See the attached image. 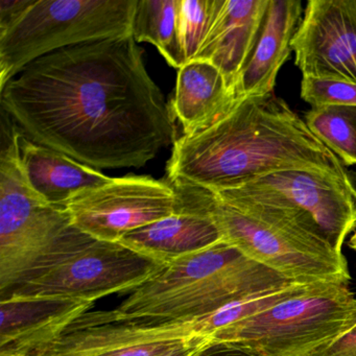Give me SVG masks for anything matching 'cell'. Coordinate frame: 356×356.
I'll return each mask as SVG.
<instances>
[{
    "label": "cell",
    "mask_w": 356,
    "mask_h": 356,
    "mask_svg": "<svg viewBox=\"0 0 356 356\" xmlns=\"http://www.w3.org/2000/svg\"><path fill=\"white\" fill-rule=\"evenodd\" d=\"M180 0H137L132 35L137 43L153 44L168 62L180 70L185 65L179 36Z\"/></svg>",
    "instance_id": "d6986e66"
},
{
    "label": "cell",
    "mask_w": 356,
    "mask_h": 356,
    "mask_svg": "<svg viewBox=\"0 0 356 356\" xmlns=\"http://www.w3.org/2000/svg\"><path fill=\"white\" fill-rule=\"evenodd\" d=\"M312 134L343 166L356 165V107L329 105L312 108L304 118Z\"/></svg>",
    "instance_id": "ffe728a7"
},
{
    "label": "cell",
    "mask_w": 356,
    "mask_h": 356,
    "mask_svg": "<svg viewBox=\"0 0 356 356\" xmlns=\"http://www.w3.org/2000/svg\"><path fill=\"white\" fill-rule=\"evenodd\" d=\"M302 14L300 0H268L257 42L237 83L239 97L274 91L279 72L293 51Z\"/></svg>",
    "instance_id": "2e32d148"
},
{
    "label": "cell",
    "mask_w": 356,
    "mask_h": 356,
    "mask_svg": "<svg viewBox=\"0 0 356 356\" xmlns=\"http://www.w3.org/2000/svg\"><path fill=\"white\" fill-rule=\"evenodd\" d=\"M238 99L236 89L216 66L193 60L179 70L170 107L183 135H193L222 120Z\"/></svg>",
    "instance_id": "ac0fdd59"
},
{
    "label": "cell",
    "mask_w": 356,
    "mask_h": 356,
    "mask_svg": "<svg viewBox=\"0 0 356 356\" xmlns=\"http://www.w3.org/2000/svg\"><path fill=\"white\" fill-rule=\"evenodd\" d=\"M301 99L312 108L329 105L356 107V82L337 78L303 76Z\"/></svg>",
    "instance_id": "7402d4cb"
},
{
    "label": "cell",
    "mask_w": 356,
    "mask_h": 356,
    "mask_svg": "<svg viewBox=\"0 0 356 356\" xmlns=\"http://www.w3.org/2000/svg\"><path fill=\"white\" fill-rule=\"evenodd\" d=\"M291 283L222 241L164 266L112 312L124 320L191 322Z\"/></svg>",
    "instance_id": "277c9868"
},
{
    "label": "cell",
    "mask_w": 356,
    "mask_h": 356,
    "mask_svg": "<svg viewBox=\"0 0 356 356\" xmlns=\"http://www.w3.org/2000/svg\"><path fill=\"white\" fill-rule=\"evenodd\" d=\"M216 193L291 208L312 218L339 252L356 231V187L350 176L287 170Z\"/></svg>",
    "instance_id": "30bf717a"
},
{
    "label": "cell",
    "mask_w": 356,
    "mask_h": 356,
    "mask_svg": "<svg viewBox=\"0 0 356 356\" xmlns=\"http://www.w3.org/2000/svg\"><path fill=\"white\" fill-rule=\"evenodd\" d=\"M35 0H0V32L14 24Z\"/></svg>",
    "instance_id": "603a6c76"
},
{
    "label": "cell",
    "mask_w": 356,
    "mask_h": 356,
    "mask_svg": "<svg viewBox=\"0 0 356 356\" xmlns=\"http://www.w3.org/2000/svg\"><path fill=\"white\" fill-rule=\"evenodd\" d=\"M164 266L120 243L93 238L72 225L7 297L55 296L95 302L112 293H133Z\"/></svg>",
    "instance_id": "8992f818"
},
{
    "label": "cell",
    "mask_w": 356,
    "mask_h": 356,
    "mask_svg": "<svg viewBox=\"0 0 356 356\" xmlns=\"http://www.w3.org/2000/svg\"><path fill=\"white\" fill-rule=\"evenodd\" d=\"M166 170L168 181L214 193L287 170L349 176L304 118L274 91L239 97L213 126L177 138Z\"/></svg>",
    "instance_id": "7a4b0ae2"
},
{
    "label": "cell",
    "mask_w": 356,
    "mask_h": 356,
    "mask_svg": "<svg viewBox=\"0 0 356 356\" xmlns=\"http://www.w3.org/2000/svg\"><path fill=\"white\" fill-rule=\"evenodd\" d=\"M172 183L149 176L113 178L67 203L72 225L99 241L118 243L124 235L174 213Z\"/></svg>",
    "instance_id": "8fae6325"
},
{
    "label": "cell",
    "mask_w": 356,
    "mask_h": 356,
    "mask_svg": "<svg viewBox=\"0 0 356 356\" xmlns=\"http://www.w3.org/2000/svg\"><path fill=\"white\" fill-rule=\"evenodd\" d=\"M209 339L193 321L124 320L112 310L88 312L72 323L41 356H163Z\"/></svg>",
    "instance_id": "9c48e42d"
},
{
    "label": "cell",
    "mask_w": 356,
    "mask_h": 356,
    "mask_svg": "<svg viewBox=\"0 0 356 356\" xmlns=\"http://www.w3.org/2000/svg\"><path fill=\"white\" fill-rule=\"evenodd\" d=\"M303 76L356 82V0H310L291 41Z\"/></svg>",
    "instance_id": "7c38bea8"
},
{
    "label": "cell",
    "mask_w": 356,
    "mask_h": 356,
    "mask_svg": "<svg viewBox=\"0 0 356 356\" xmlns=\"http://www.w3.org/2000/svg\"><path fill=\"white\" fill-rule=\"evenodd\" d=\"M0 101L30 140L97 170L143 168L177 140L133 35L44 56L0 89Z\"/></svg>",
    "instance_id": "6da1fadb"
},
{
    "label": "cell",
    "mask_w": 356,
    "mask_h": 356,
    "mask_svg": "<svg viewBox=\"0 0 356 356\" xmlns=\"http://www.w3.org/2000/svg\"><path fill=\"white\" fill-rule=\"evenodd\" d=\"M20 356H41L39 352H33V353L24 354V355Z\"/></svg>",
    "instance_id": "83f0119b"
},
{
    "label": "cell",
    "mask_w": 356,
    "mask_h": 356,
    "mask_svg": "<svg viewBox=\"0 0 356 356\" xmlns=\"http://www.w3.org/2000/svg\"><path fill=\"white\" fill-rule=\"evenodd\" d=\"M213 0H180L179 36L185 64L197 58L205 38Z\"/></svg>",
    "instance_id": "44dd1931"
},
{
    "label": "cell",
    "mask_w": 356,
    "mask_h": 356,
    "mask_svg": "<svg viewBox=\"0 0 356 356\" xmlns=\"http://www.w3.org/2000/svg\"><path fill=\"white\" fill-rule=\"evenodd\" d=\"M136 5L137 0H35L0 32V89L49 54L130 36Z\"/></svg>",
    "instance_id": "52a82bcc"
},
{
    "label": "cell",
    "mask_w": 356,
    "mask_h": 356,
    "mask_svg": "<svg viewBox=\"0 0 356 356\" xmlns=\"http://www.w3.org/2000/svg\"><path fill=\"white\" fill-rule=\"evenodd\" d=\"M0 300L49 253L70 227L66 207L49 205L29 185L20 163V131L1 109Z\"/></svg>",
    "instance_id": "ba28073f"
},
{
    "label": "cell",
    "mask_w": 356,
    "mask_h": 356,
    "mask_svg": "<svg viewBox=\"0 0 356 356\" xmlns=\"http://www.w3.org/2000/svg\"><path fill=\"white\" fill-rule=\"evenodd\" d=\"M268 6V0H213L209 26L195 60L216 66L236 90Z\"/></svg>",
    "instance_id": "9a60e30c"
},
{
    "label": "cell",
    "mask_w": 356,
    "mask_h": 356,
    "mask_svg": "<svg viewBox=\"0 0 356 356\" xmlns=\"http://www.w3.org/2000/svg\"><path fill=\"white\" fill-rule=\"evenodd\" d=\"M193 356H252L236 346L225 341H210Z\"/></svg>",
    "instance_id": "d4e9b609"
},
{
    "label": "cell",
    "mask_w": 356,
    "mask_h": 356,
    "mask_svg": "<svg viewBox=\"0 0 356 356\" xmlns=\"http://www.w3.org/2000/svg\"><path fill=\"white\" fill-rule=\"evenodd\" d=\"M356 326L349 284H314L307 291L214 332L252 356H314Z\"/></svg>",
    "instance_id": "5b68a950"
},
{
    "label": "cell",
    "mask_w": 356,
    "mask_h": 356,
    "mask_svg": "<svg viewBox=\"0 0 356 356\" xmlns=\"http://www.w3.org/2000/svg\"><path fill=\"white\" fill-rule=\"evenodd\" d=\"M18 145L29 185L49 205L65 207L74 197L113 180L61 152L30 140L22 132Z\"/></svg>",
    "instance_id": "e0dca14e"
},
{
    "label": "cell",
    "mask_w": 356,
    "mask_h": 356,
    "mask_svg": "<svg viewBox=\"0 0 356 356\" xmlns=\"http://www.w3.org/2000/svg\"><path fill=\"white\" fill-rule=\"evenodd\" d=\"M314 356H356V326L332 345Z\"/></svg>",
    "instance_id": "cb8c5ba5"
},
{
    "label": "cell",
    "mask_w": 356,
    "mask_h": 356,
    "mask_svg": "<svg viewBox=\"0 0 356 356\" xmlns=\"http://www.w3.org/2000/svg\"><path fill=\"white\" fill-rule=\"evenodd\" d=\"M210 339H204V341H199V343H193V345L188 346V347L183 348V349L177 350V351L170 352V353L165 354L163 356H193L195 352L199 351L200 349L210 343Z\"/></svg>",
    "instance_id": "484cf974"
},
{
    "label": "cell",
    "mask_w": 356,
    "mask_h": 356,
    "mask_svg": "<svg viewBox=\"0 0 356 356\" xmlns=\"http://www.w3.org/2000/svg\"><path fill=\"white\" fill-rule=\"evenodd\" d=\"M95 303L55 296L11 295L0 300V356L40 352Z\"/></svg>",
    "instance_id": "5bb4252c"
},
{
    "label": "cell",
    "mask_w": 356,
    "mask_h": 356,
    "mask_svg": "<svg viewBox=\"0 0 356 356\" xmlns=\"http://www.w3.org/2000/svg\"><path fill=\"white\" fill-rule=\"evenodd\" d=\"M170 182L177 195L174 213L132 231L118 241L164 266L222 241L216 222L200 197L197 187L182 181Z\"/></svg>",
    "instance_id": "4fadbf2b"
},
{
    "label": "cell",
    "mask_w": 356,
    "mask_h": 356,
    "mask_svg": "<svg viewBox=\"0 0 356 356\" xmlns=\"http://www.w3.org/2000/svg\"><path fill=\"white\" fill-rule=\"evenodd\" d=\"M349 247L351 248L352 250L356 251V231L354 232V234L352 235L351 238H350L349 243H348Z\"/></svg>",
    "instance_id": "4316f807"
},
{
    "label": "cell",
    "mask_w": 356,
    "mask_h": 356,
    "mask_svg": "<svg viewBox=\"0 0 356 356\" xmlns=\"http://www.w3.org/2000/svg\"><path fill=\"white\" fill-rule=\"evenodd\" d=\"M197 187L222 241L300 284H349L348 261L316 222L276 204Z\"/></svg>",
    "instance_id": "3957f363"
}]
</instances>
